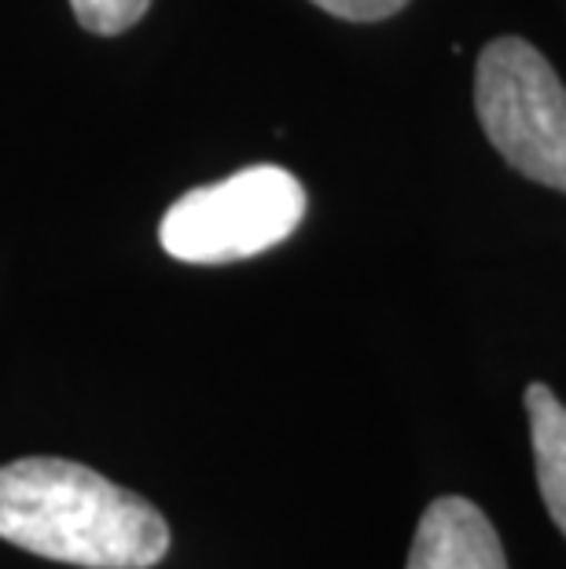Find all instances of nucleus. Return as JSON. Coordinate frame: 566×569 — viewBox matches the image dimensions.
<instances>
[{
    "instance_id": "obj_1",
    "label": "nucleus",
    "mask_w": 566,
    "mask_h": 569,
    "mask_svg": "<svg viewBox=\"0 0 566 569\" xmlns=\"http://www.w3.org/2000/svg\"><path fill=\"white\" fill-rule=\"evenodd\" d=\"M0 540L81 569H151L170 551V526L86 463L27 456L0 467Z\"/></svg>"
},
{
    "instance_id": "obj_2",
    "label": "nucleus",
    "mask_w": 566,
    "mask_h": 569,
    "mask_svg": "<svg viewBox=\"0 0 566 569\" xmlns=\"http://www.w3.org/2000/svg\"><path fill=\"white\" fill-rule=\"evenodd\" d=\"M302 217V180L265 162L185 191L162 217L159 243L185 264H228L284 243Z\"/></svg>"
},
{
    "instance_id": "obj_3",
    "label": "nucleus",
    "mask_w": 566,
    "mask_h": 569,
    "mask_svg": "<svg viewBox=\"0 0 566 569\" xmlns=\"http://www.w3.org/2000/svg\"><path fill=\"white\" fill-rule=\"evenodd\" d=\"M475 111L497 154L526 180L566 191V84L523 38L478 52Z\"/></svg>"
},
{
    "instance_id": "obj_4",
    "label": "nucleus",
    "mask_w": 566,
    "mask_h": 569,
    "mask_svg": "<svg viewBox=\"0 0 566 569\" xmlns=\"http://www.w3.org/2000/svg\"><path fill=\"white\" fill-rule=\"evenodd\" d=\"M405 569H508V559L478 503L438 496L419 518Z\"/></svg>"
},
{
    "instance_id": "obj_5",
    "label": "nucleus",
    "mask_w": 566,
    "mask_h": 569,
    "mask_svg": "<svg viewBox=\"0 0 566 569\" xmlns=\"http://www.w3.org/2000/svg\"><path fill=\"white\" fill-rule=\"evenodd\" d=\"M529 441H534L537 486L545 496L552 522L566 537V405L545 382L526 386Z\"/></svg>"
},
{
    "instance_id": "obj_6",
    "label": "nucleus",
    "mask_w": 566,
    "mask_h": 569,
    "mask_svg": "<svg viewBox=\"0 0 566 569\" xmlns=\"http://www.w3.org/2000/svg\"><path fill=\"white\" fill-rule=\"evenodd\" d=\"M70 8H75V19L89 33L118 38V33L132 30L148 16L151 0H70Z\"/></svg>"
},
{
    "instance_id": "obj_7",
    "label": "nucleus",
    "mask_w": 566,
    "mask_h": 569,
    "mask_svg": "<svg viewBox=\"0 0 566 569\" xmlns=\"http://www.w3.org/2000/svg\"><path fill=\"white\" fill-rule=\"evenodd\" d=\"M309 4H317L328 11V16L346 19V22H379V19L397 16L408 0H309Z\"/></svg>"
}]
</instances>
